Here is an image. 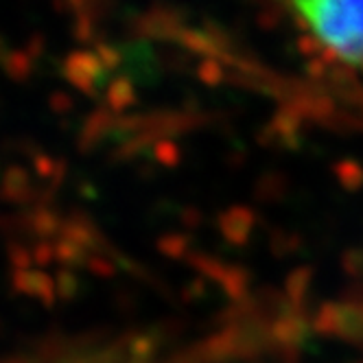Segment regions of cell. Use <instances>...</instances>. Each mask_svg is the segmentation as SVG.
Masks as SVG:
<instances>
[{"label":"cell","mask_w":363,"mask_h":363,"mask_svg":"<svg viewBox=\"0 0 363 363\" xmlns=\"http://www.w3.org/2000/svg\"><path fill=\"white\" fill-rule=\"evenodd\" d=\"M294 9L326 53L363 66V3H298Z\"/></svg>","instance_id":"cell-1"},{"label":"cell","mask_w":363,"mask_h":363,"mask_svg":"<svg viewBox=\"0 0 363 363\" xmlns=\"http://www.w3.org/2000/svg\"><path fill=\"white\" fill-rule=\"evenodd\" d=\"M11 287L20 294H31L42 298L46 306L55 300V284L40 269H13L11 272Z\"/></svg>","instance_id":"cell-2"},{"label":"cell","mask_w":363,"mask_h":363,"mask_svg":"<svg viewBox=\"0 0 363 363\" xmlns=\"http://www.w3.org/2000/svg\"><path fill=\"white\" fill-rule=\"evenodd\" d=\"M5 68V72L11 77V79L16 82H24V79H29V74L33 72V60L27 55V50H9V55L5 57V62L0 64Z\"/></svg>","instance_id":"cell-3"},{"label":"cell","mask_w":363,"mask_h":363,"mask_svg":"<svg viewBox=\"0 0 363 363\" xmlns=\"http://www.w3.org/2000/svg\"><path fill=\"white\" fill-rule=\"evenodd\" d=\"M7 256L13 269H29V265L33 263L31 250L20 241H7Z\"/></svg>","instance_id":"cell-4"},{"label":"cell","mask_w":363,"mask_h":363,"mask_svg":"<svg viewBox=\"0 0 363 363\" xmlns=\"http://www.w3.org/2000/svg\"><path fill=\"white\" fill-rule=\"evenodd\" d=\"M31 256H33V263L38 265H48L50 258H53V247H50V243L46 241H35L33 247H31Z\"/></svg>","instance_id":"cell-5"},{"label":"cell","mask_w":363,"mask_h":363,"mask_svg":"<svg viewBox=\"0 0 363 363\" xmlns=\"http://www.w3.org/2000/svg\"><path fill=\"white\" fill-rule=\"evenodd\" d=\"M33 167H35V173L40 175V177H50L55 173V162L48 158V155H44V153H38V155H33Z\"/></svg>","instance_id":"cell-6"},{"label":"cell","mask_w":363,"mask_h":363,"mask_svg":"<svg viewBox=\"0 0 363 363\" xmlns=\"http://www.w3.org/2000/svg\"><path fill=\"white\" fill-rule=\"evenodd\" d=\"M55 254H57L60 261H64V263H70L72 258L77 256V250H74V245H72L68 239H60V241L55 243Z\"/></svg>","instance_id":"cell-7"},{"label":"cell","mask_w":363,"mask_h":363,"mask_svg":"<svg viewBox=\"0 0 363 363\" xmlns=\"http://www.w3.org/2000/svg\"><path fill=\"white\" fill-rule=\"evenodd\" d=\"M72 287H74V278L66 269H60L57 272V291H60V296L68 298L72 294Z\"/></svg>","instance_id":"cell-8"},{"label":"cell","mask_w":363,"mask_h":363,"mask_svg":"<svg viewBox=\"0 0 363 363\" xmlns=\"http://www.w3.org/2000/svg\"><path fill=\"white\" fill-rule=\"evenodd\" d=\"M24 50H27V55L31 60H38L42 55V50H44V38L42 33H33L27 42V46H24Z\"/></svg>","instance_id":"cell-9"},{"label":"cell","mask_w":363,"mask_h":363,"mask_svg":"<svg viewBox=\"0 0 363 363\" xmlns=\"http://www.w3.org/2000/svg\"><path fill=\"white\" fill-rule=\"evenodd\" d=\"M48 106L53 110H57V112H64V110L70 108V99L64 92H53L48 96Z\"/></svg>","instance_id":"cell-10"},{"label":"cell","mask_w":363,"mask_h":363,"mask_svg":"<svg viewBox=\"0 0 363 363\" xmlns=\"http://www.w3.org/2000/svg\"><path fill=\"white\" fill-rule=\"evenodd\" d=\"M9 55V50H7V44H5V40H3V35H0V64L5 62V57Z\"/></svg>","instance_id":"cell-11"}]
</instances>
